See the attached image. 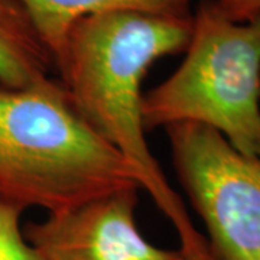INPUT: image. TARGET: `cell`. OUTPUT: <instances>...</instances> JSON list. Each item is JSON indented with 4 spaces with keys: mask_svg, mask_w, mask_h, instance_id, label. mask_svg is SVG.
I'll list each match as a JSON object with an SVG mask.
<instances>
[{
    "mask_svg": "<svg viewBox=\"0 0 260 260\" xmlns=\"http://www.w3.org/2000/svg\"><path fill=\"white\" fill-rule=\"evenodd\" d=\"M192 16L121 10L75 22L55 56L58 81L78 114L139 174L142 191L174 225L179 249L205 240L153 156L143 124V83L164 56L185 51Z\"/></svg>",
    "mask_w": 260,
    "mask_h": 260,
    "instance_id": "1",
    "label": "cell"
},
{
    "mask_svg": "<svg viewBox=\"0 0 260 260\" xmlns=\"http://www.w3.org/2000/svg\"><path fill=\"white\" fill-rule=\"evenodd\" d=\"M129 188L142 189L139 174L78 114L58 78L0 84V200L55 214Z\"/></svg>",
    "mask_w": 260,
    "mask_h": 260,
    "instance_id": "2",
    "label": "cell"
},
{
    "mask_svg": "<svg viewBox=\"0 0 260 260\" xmlns=\"http://www.w3.org/2000/svg\"><path fill=\"white\" fill-rule=\"evenodd\" d=\"M184 59L145 91V129L197 123L217 130L244 155H260V16L234 22L201 0Z\"/></svg>",
    "mask_w": 260,
    "mask_h": 260,
    "instance_id": "3",
    "label": "cell"
},
{
    "mask_svg": "<svg viewBox=\"0 0 260 260\" xmlns=\"http://www.w3.org/2000/svg\"><path fill=\"white\" fill-rule=\"evenodd\" d=\"M172 165L221 260H260V155L197 123L165 129Z\"/></svg>",
    "mask_w": 260,
    "mask_h": 260,
    "instance_id": "4",
    "label": "cell"
},
{
    "mask_svg": "<svg viewBox=\"0 0 260 260\" xmlns=\"http://www.w3.org/2000/svg\"><path fill=\"white\" fill-rule=\"evenodd\" d=\"M138 188L116 191L28 223L25 236L45 260H185L150 243L136 223Z\"/></svg>",
    "mask_w": 260,
    "mask_h": 260,
    "instance_id": "5",
    "label": "cell"
},
{
    "mask_svg": "<svg viewBox=\"0 0 260 260\" xmlns=\"http://www.w3.org/2000/svg\"><path fill=\"white\" fill-rule=\"evenodd\" d=\"M28 12L39 37L54 55L64 45L70 29L80 19L121 10L165 16H192V0H19Z\"/></svg>",
    "mask_w": 260,
    "mask_h": 260,
    "instance_id": "6",
    "label": "cell"
},
{
    "mask_svg": "<svg viewBox=\"0 0 260 260\" xmlns=\"http://www.w3.org/2000/svg\"><path fill=\"white\" fill-rule=\"evenodd\" d=\"M55 71L54 55L19 0H0V84L22 88Z\"/></svg>",
    "mask_w": 260,
    "mask_h": 260,
    "instance_id": "7",
    "label": "cell"
},
{
    "mask_svg": "<svg viewBox=\"0 0 260 260\" xmlns=\"http://www.w3.org/2000/svg\"><path fill=\"white\" fill-rule=\"evenodd\" d=\"M22 214L20 207L0 200V260H45L26 239Z\"/></svg>",
    "mask_w": 260,
    "mask_h": 260,
    "instance_id": "8",
    "label": "cell"
},
{
    "mask_svg": "<svg viewBox=\"0 0 260 260\" xmlns=\"http://www.w3.org/2000/svg\"><path fill=\"white\" fill-rule=\"evenodd\" d=\"M214 3L234 22H249L260 16V0H214Z\"/></svg>",
    "mask_w": 260,
    "mask_h": 260,
    "instance_id": "9",
    "label": "cell"
},
{
    "mask_svg": "<svg viewBox=\"0 0 260 260\" xmlns=\"http://www.w3.org/2000/svg\"><path fill=\"white\" fill-rule=\"evenodd\" d=\"M181 250V249H179ZM185 260H221L211 249L210 243L207 240V243H204L203 246L197 247V249H192V250H181Z\"/></svg>",
    "mask_w": 260,
    "mask_h": 260,
    "instance_id": "10",
    "label": "cell"
}]
</instances>
